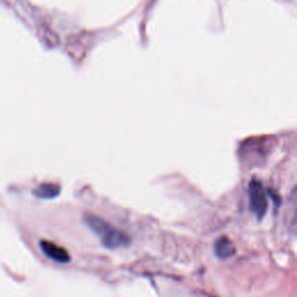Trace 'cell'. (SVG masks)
Returning a JSON list of instances; mask_svg holds the SVG:
<instances>
[{"label": "cell", "mask_w": 297, "mask_h": 297, "mask_svg": "<svg viewBox=\"0 0 297 297\" xmlns=\"http://www.w3.org/2000/svg\"><path fill=\"white\" fill-rule=\"evenodd\" d=\"M61 188L59 186L54 185V184H43L41 185L39 188H36L34 194L41 199H54L58 196Z\"/></svg>", "instance_id": "obj_5"}, {"label": "cell", "mask_w": 297, "mask_h": 297, "mask_svg": "<svg viewBox=\"0 0 297 297\" xmlns=\"http://www.w3.org/2000/svg\"><path fill=\"white\" fill-rule=\"evenodd\" d=\"M40 246H41V249H42L43 253L47 255L48 258L54 260V261H57L61 264L70 263V260H71L70 254H68L67 251L64 248H62V246H59L49 240H41Z\"/></svg>", "instance_id": "obj_3"}, {"label": "cell", "mask_w": 297, "mask_h": 297, "mask_svg": "<svg viewBox=\"0 0 297 297\" xmlns=\"http://www.w3.org/2000/svg\"><path fill=\"white\" fill-rule=\"evenodd\" d=\"M214 249H215V254H216L217 257L222 260L229 259L236 253L234 243H232V240L230 238H228L226 236L219 237V238L215 241Z\"/></svg>", "instance_id": "obj_4"}, {"label": "cell", "mask_w": 297, "mask_h": 297, "mask_svg": "<svg viewBox=\"0 0 297 297\" xmlns=\"http://www.w3.org/2000/svg\"><path fill=\"white\" fill-rule=\"evenodd\" d=\"M249 198L251 210L258 219H261L266 215L268 209L267 193L261 182L257 180H252L250 182Z\"/></svg>", "instance_id": "obj_2"}, {"label": "cell", "mask_w": 297, "mask_h": 297, "mask_svg": "<svg viewBox=\"0 0 297 297\" xmlns=\"http://www.w3.org/2000/svg\"><path fill=\"white\" fill-rule=\"evenodd\" d=\"M83 219L85 224L99 237L103 246H106L107 249H122L130 244V237L126 232L118 230L103 218L95 216L93 214H85Z\"/></svg>", "instance_id": "obj_1"}]
</instances>
